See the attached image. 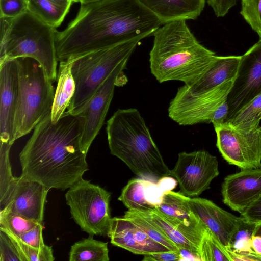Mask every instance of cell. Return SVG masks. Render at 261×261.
I'll return each instance as SVG.
<instances>
[{"label": "cell", "instance_id": "1", "mask_svg": "<svg viewBox=\"0 0 261 261\" xmlns=\"http://www.w3.org/2000/svg\"><path fill=\"white\" fill-rule=\"evenodd\" d=\"M162 23L139 0H102L81 4L75 17L56 31L59 62L153 35Z\"/></svg>", "mask_w": 261, "mask_h": 261}, {"label": "cell", "instance_id": "2", "mask_svg": "<svg viewBox=\"0 0 261 261\" xmlns=\"http://www.w3.org/2000/svg\"><path fill=\"white\" fill-rule=\"evenodd\" d=\"M83 118L65 112L56 122L51 112L34 128L19 157L21 175L45 187L64 190L89 170L81 146Z\"/></svg>", "mask_w": 261, "mask_h": 261}, {"label": "cell", "instance_id": "3", "mask_svg": "<svg viewBox=\"0 0 261 261\" xmlns=\"http://www.w3.org/2000/svg\"><path fill=\"white\" fill-rule=\"evenodd\" d=\"M153 36L150 68L160 83L179 81L191 85L205 73L217 56L199 42L185 20L163 24Z\"/></svg>", "mask_w": 261, "mask_h": 261}, {"label": "cell", "instance_id": "4", "mask_svg": "<svg viewBox=\"0 0 261 261\" xmlns=\"http://www.w3.org/2000/svg\"><path fill=\"white\" fill-rule=\"evenodd\" d=\"M111 153L140 178L157 183L170 176L143 118L135 108L118 109L107 122Z\"/></svg>", "mask_w": 261, "mask_h": 261}, {"label": "cell", "instance_id": "5", "mask_svg": "<svg viewBox=\"0 0 261 261\" xmlns=\"http://www.w3.org/2000/svg\"><path fill=\"white\" fill-rule=\"evenodd\" d=\"M1 18L0 63L19 57L37 60L53 82L57 78L56 28L29 11L12 18Z\"/></svg>", "mask_w": 261, "mask_h": 261}, {"label": "cell", "instance_id": "6", "mask_svg": "<svg viewBox=\"0 0 261 261\" xmlns=\"http://www.w3.org/2000/svg\"><path fill=\"white\" fill-rule=\"evenodd\" d=\"M18 92L13 143L28 134L51 112L55 95L53 82L34 59H15Z\"/></svg>", "mask_w": 261, "mask_h": 261}, {"label": "cell", "instance_id": "7", "mask_svg": "<svg viewBox=\"0 0 261 261\" xmlns=\"http://www.w3.org/2000/svg\"><path fill=\"white\" fill-rule=\"evenodd\" d=\"M141 40L92 51L71 61L75 90L67 112L74 115L83 112L114 69L124 60H129Z\"/></svg>", "mask_w": 261, "mask_h": 261}, {"label": "cell", "instance_id": "8", "mask_svg": "<svg viewBox=\"0 0 261 261\" xmlns=\"http://www.w3.org/2000/svg\"><path fill=\"white\" fill-rule=\"evenodd\" d=\"M111 193L98 185L81 178L65 194L71 217L90 236H108L112 218Z\"/></svg>", "mask_w": 261, "mask_h": 261}, {"label": "cell", "instance_id": "9", "mask_svg": "<svg viewBox=\"0 0 261 261\" xmlns=\"http://www.w3.org/2000/svg\"><path fill=\"white\" fill-rule=\"evenodd\" d=\"M49 188L22 175L12 172L0 175V208H6L29 219L42 223Z\"/></svg>", "mask_w": 261, "mask_h": 261}, {"label": "cell", "instance_id": "10", "mask_svg": "<svg viewBox=\"0 0 261 261\" xmlns=\"http://www.w3.org/2000/svg\"><path fill=\"white\" fill-rule=\"evenodd\" d=\"M216 146L224 159L242 169L261 168V126L239 129L227 122L213 124Z\"/></svg>", "mask_w": 261, "mask_h": 261}, {"label": "cell", "instance_id": "11", "mask_svg": "<svg viewBox=\"0 0 261 261\" xmlns=\"http://www.w3.org/2000/svg\"><path fill=\"white\" fill-rule=\"evenodd\" d=\"M219 174L217 158L205 150L179 153L174 168L170 170L180 193L189 197L198 196L208 189Z\"/></svg>", "mask_w": 261, "mask_h": 261}, {"label": "cell", "instance_id": "12", "mask_svg": "<svg viewBox=\"0 0 261 261\" xmlns=\"http://www.w3.org/2000/svg\"><path fill=\"white\" fill-rule=\"evenodd\" d=\"M233 80L204 93L193 95L176 93L170 102L168 116L180 125L210 123L215 111L226 100Z\"/></svg>", "mask_w": 261, "mask_h": 261}, {"label": "cell", "instance_id": "13", "mask_svg": "<svg viewBox=\"0 0 261 261\" xmlns=\"http://www.w3.org/2000/svg\"><path fill=\"white\" fill-rule=\"evenodd\" d=\"M261 94V38L241 56L238 72L227 96L228 120Z\"/></svg>", "mask_w": 261, "mask_h": 261}, {"label": "cell", "instance_id": "14", "mask_svg": "<svg viewBox=\"0 0 261 261\" xmlns=\"http://www.w3.org/2000/svg\"><path fill=\"white\" fill-rule=\"evenodd\" d=\"M128 61V60H124L114 69L96 91L86 108L80 114L83 118L81 146L86 153L103 124L115 87L117 85Z\"/></svg>", "mask_w": 261, "mask_h": 261}, {"label": "cell", "instance_id": "15", "mask_svg": "<svg viewBox=\"0 0 261 261\" xmlns=\"http://www.w3.org/2000/svg\"><path fill=\"white\" fill-rule=\"evenodd\" d=\"M221 194L225 204L242 214L261 195V168L242 169L227 175Z\"/></svg>", "mask_w": 261, "mask_h": 261}, {"label": "cell", "instance_id": "16", "mask_svg": "<svg viewBox=\"0 0 261 261\" xmlns=\"http://www.w3.org/2000/svg\"><path fill=\"white\" fill-rule=\"evenodd\" d=\"M17 92L18 74L15 59L0 63L1 144L12 146L13 144Z\"/></svg>", "mask_w": 261, "mask_h": 261}, {"label": "cell", "instance_id": "17", "mask_svg": "<svg viewBox=\"0 0 261 261\" xmlns=\"http://www.w3.org/2000/svg\"><path fill=\"white\" fill-rule=\"evenodd\" d=\"M189 197L181 193L169 191L164 193L156 209L200 247L207 228L191 208Z\"/></svg>", "mask_w": 261, "mask_h": 261}, {"label": "cell", "instance_id": "18", "mask_svg": "<svg viewBox=\"0 0 261 261\" xmlns=\"http://www.w3.org/2000/svg\"><path fill=\"white\" fill-rule=\"evenodd\" d=\"M108 237L113 245L136 254L171 251L153 241L135 223L123 216L112 218Z\"/></svg>", "mask_w": 261, "mask_h": 261}, {"label": "cell", "instance_id": "19", "mask_svg": "<svg viewBox=\"0 0 261 261\" xmlns=\"http://www.w3.org/2000/svg\"><path fill=\"white\" fill-rule=\"evenodd\" d=\"M188 203L206 228L227 248L241 217H237L205 198L189 197Z\"/></svg>", "mask_w": 261, "mask_h": 261}, {"label": "cell", "instance_id": "20", "mask_svg": "<svg viewBox=\"0 0 261 261\" xmlns=\"http://www.w3.org/2000/svg\"><path fill=\"white\" fill-rule=\"evenodd\" d=\"M241 56H217L215 61L196 82L178 88L177 93L193 95L208 92L222 84L233 80L237 74Z\"/></svg>", "mask_w": 261, "mask_h": 261}, {"label": "cell", "instance_id": "21", "mask_svg": "<svg viewBox=\"0 0 261 261\" xmlns=\"http://www.w3.org/2000/svg\"><path fill=\"white\" fill-rule=\"evenodd\" d=\"M162 24L178 20H195L203 11L205 0H139Z\"/></svg>", "mask_w": 261, "mask_h": 261}, {"label": "cell", "instance_id": "22", "mask_svg": "<svg viewBox=\"0 0 261 261\" xmlns=\"http://www.w3.org/2000/svg\"><path fill=\"white\" fill-rule=\"evenodd\" d=\"M58 83L55 92L51 118L56 122L65 112L74 94L75 84L71 72V61L60 62Z\"/></svg>", "mask_w": 261, "mask_h": 261}, {"label": "cell", "instance_id": "23", "mask_svg": "<svg viewBox=\"0 0 261 261\" xmlns=\"http://www.w3.org/2000/svg\"><path fill=\"white\" fill-rule=\"evenodd\" d=\"M146 216L178 248L187 249L200 260L199 246L169 221L156 208L146 212L138 211Z\"/></svg>", "mask_w": 261, "mask_h": 261}, {"label": "cell", "instance_id": "24", "mask_svg": "<svg viewBox=\"0 0 261 261\" xmlns=\"http://www.w3.org/2000/svg\"><path fill=\"white\" fill-rule=\"evenodd\" d=\"M148 181L142 178L132 179L123 188L118 200L129 210L146 212L155 209L148 202Z\"/></svg>", "mask_w": 261, "mask_h": 261}, {"label": "cell", "instance_id": "25", "mask_svg": "<svg viewBox=\"0 0 261 261\" xmlns=\"http://www.w3.org/2000/svg\"><path fill=\"white\" fill-rule=\"evenodd\" d=\"M93 236L75 242L69 252L70 261H109L108 243L95 240Z\"/></svg>", "mask_w": 261, "mask_h": 261}, {"label": "cell", "instance_id": "26", "mask_svg": "<svg viewBox=\"0 0 261 261\" xmlns=\"http://www.w3.org/2000/svg\"><path fill=\"white\" fill-rule=\"evenodd\" d=\"M69 10L50 0H28V11L55 28L61 25Z\"/></svg>", "mask_w": 261, "mask_h": 261}, {"label": "cell", "instance_id": "27", "mask_svg": "<svg viewBox=\"0 0 261 261\" xmlns=\"http://www.w3.org/2000/svg\"><path fill=\"white\" fill-rule=\"evenodd\" d=\"M261 120V94L244 106L227 122L236 128L250 131L259 126Z\"/></svg>", "mask_w": 261, "mask_h": 261}, {"label": "cell", "instance_id": "28", "mask_svg": "<svg viewBox=\"0 0 261 261\" xmlns=\"http://www.w3.org/2000/svg\"><path fill=\"white\" fill-rule=\"evenodd\" d=\"M240 217L239 222L226 249L236 253H254L251 247V240L254 235L258 222Z\"/></svg>", "mask_w": 261, "mask_h": 261}, {"label": "cell", "instance_id": "29", "mask_svg": "<svg viewBox=\"0 0 261 261\" xmlns=\"http://www.w3.org/2000/svg\"><path fill=\"white\" fill-rule=\"evenodd\" d=\"M123 217L132 221L153 241L164 245L171 251H179L176 245L153 222L140 212L128 210Z\"/></svg>", "mask_w": 261, "mask_h": 261}, {"label": "cell", "instance_id": "30", "mask_svg": "<svg viewBox=\"0 0 261 261\" xmlns=\"http://www.w3.org/2000/svg\"><path fill=\"white\" fill-rule=\"evenodd\" d=\"M200 257L201 261H232L226 248L207 228L200 243Z\"/></svg>", "mask_w": 261, "mask_h": 261}, {"label": "cell", "instance_id": "31", "mask_svg": "<svg viewBox=\"0 0 261 261\" xmlns=\"http://www.w3.org/2000/svg\"><path fill=\"white\" fill-rule=\"evenodd\" d=\"M5 232L11 239L19 252L22 261H53L52 246L45 245L40 248L31 246L23 242L17 236L5 230Z\"/></svg>", "mask_w": 261, "mask_h": 261}, {"label": "cell", "instance_id": "32", "mask_svg": "<svg viewBox=\"0 0 261 261\" xmlns=\"http://www.w3.org/2000/svg\"><path fill=\"white\" fill-rule=\"evenodd\" d=\"M39 223L6 208L0 211V229L7 230L17 236Z\"/></svg>", "mask_w": 261, "mask_h": 261}, {"label": "cell", "instance_id": "33", "mask_svg": "<svg viewBox=\"0 0 261 261\" xmlns=\"http://www.w3.org/2000/svg\"><path fill=\"white\" fill-rule=\"evenodd\" d=\"M240 14L261 38V0H242Z\"/></svg>", "mask_w": 261, "mask_h": 261}, {"label": "cell", "instance_id": "34", "mask_svg": "<svg viewBox=\"0 0 261 261\" xmlns=\"http://www.w3.org/2000/svg\"><path fill=\"white\" fill-rule=\"evenodd\" d=\"M28 0H0V17L12 18L28 11Z\"/></svg>", "mask_w": 261, "mask_h": 261}, {"label": "cell", "instance_id": "35", "mask_svg": "<svg viewBox=\"0 0 261 261\" xmlns=\"http://www.w3.org/2000/svg\"><path fill=\"white\" fill-rule=\"evenodd\" d=\"M0 261H22L13 242L5 232L1 230Z\"/></svg>", "mask_w": 261, "mask_h": 261}, {"label": "cell", "instance_id": "36", "mask_svg": "<svg viewBox=\"0 0 261 261\" xmlns=\"http://www.w3.org/2000/svg\"><path fill=\"white\" fill-rule=\"evenodd\" d=\"M42 228V223H39L33 228L17 236L27 245L40 248L46 245L43 239Z\"/></svg>", "mask_w": 261, "mask_h": 261}, {"label": "cell", "instance_id": "37", "mask_svg": "<svg viewBox=\"0 0 261 261\" xmlns=\"http://www.w3.org/2000/svg\"><path fill=\"white\" fill-rule=\"evenodd\" d=\"M238 0H205L217 17H223L236 5Z\"/></svg>", "mask_w": 261, "mask_h": 261}, {"label": "cell", "instance_id": "38", "mask_svg": "<svg viewBox=\"0 0 261 261\" xmlns=\"http://www.w3.org/2000/svg\"><path fill=\"white\" fill-rule=\"evenodd\" d=\"M143 261H180L179 251H168L144 255Z\"/></svg>", "mask_w": 261, "mask_h": 261}, {"label": "cell", "instance_id": "39", "mask_svg": "<svg viewBox=\"0 0 261 261\" xmlns=\"http://www.w3.org/2000/svg\"><path fill=\"white\" fill-rule=\"evenodd\" d=\"M240 216L253 222H261V195Z\"/></svg>", "mask_w": 261, "mask_h": 261}, {"label": "cell", "instance_id": "40", "mask_svg": "<svg viewBox=\"0 0 261 261\" xmlns=\"http://www.w3.org/2000/svg\"><path fill=\"white\" fill-rule=\"evenodd\" d=\"M229 113V107L226 100L214 112L210 123L213 124L226 122Z\"/></svg>", "mask_w": 261, "mask_h": 261}, {"label": "cell", "instance_id": "41", "mask_svg": "<svg viewBox=\"0 0 261 261\" xmlns=\"http://www.w3.org/2000/svg\"><path fill=\"white\" fill-rule=\"evenodd\" d=\"M157 184L164 193H166L172 191L176 187L178 182L174 178L166 176L160 179Z\"/></svg>", "mask_w": 261, "mask_h": 261}, {"label": "cell", "instance_id": "42", "mask_svg": "<svg viewBox=\"0 0 261 261\" xmlns=\"http://www.w3.org/2000/svg\"><path fill=\"white\" fill-rule=\"evenodd\" d=\"M251 247L255 254L261 256V236L253 235L251 240Z\"/></svg>", "mask_w": 261, "mask_h": 261}, {"label": "cell", "instance_id": "43", "mask_svg": "<svg viewBox=\"0 0 261 261\" xmlns=\"http://www.w3.org/2000/svg\"><path fill=\"white\" fill-rule=\"evenodd\" d=\"M181 257V260H200L190 251L184 249H178Z\"/></svg>", "mask_w": 261, "mask_h": 261}, {"label": "cell", "instance_id": "44", "mask_svg": "<svg viewBox=\"0 0 261 261\" xmlns=\"http://www.w3.org/2000/svg\"><path fill=\"white\" fill-rule=\"evenodd\" d=\"M56 4L70 9L72 4L75 0H50Z\"/></svg>", "mask_w": 261, "mask_h": 261}, {"label": "cell", "instance_id": "45", "mask_svg": "<svg viewBox=\"0 0 261 261\" xmlns=\"http://www.w3.org/2000/svg\"><path fill=\"white\" fill-rule=\"evenodd\" d=\"M102 0H75V2H79L81 4H88Z\"/></svg>", "mask_w": 261, "mask_h": 261}, {"label": "cell", "instance_id": "46", "mask_svg": "<svg viewBox=\"0 0 261 261\" xmlns=\"http://www.w3.org/2000/svg\"><path fill=\"white\" fill-rule=\"evenodd\" d=\"M254 234L261 236V222H258Z\"/></svg>", "mask_w": 261, "mask_h": 261}]
</instances>
